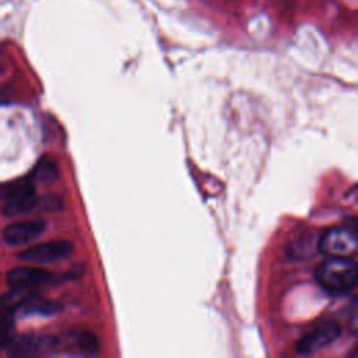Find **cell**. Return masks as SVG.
<instances>
[{
  "label": "cell",
  "instance_id": "cell-1",
  "mask_svg": "<svg viewBox=\"0 0 358 358\" xmlns=\"http://www.w3.org/2000/svg\"><path fill=\"white\" fill-rule=\"evenodd\" d=\"M315 278L325 291L345 294L358 284V263L352 258H329L316 267Z\"/></svg>",
  "mask_w": 358,
  "mask_h": 358
},
{
  "label": "cell",
  "instance_id": "cell-2",
  "mask_svg": "<svg viewBox=\"0 0 358 358\" xmlns=\"http://www.w3.org/2000/svg\"><path fill=\"white\" fill-rule=\"evenodd\" d=\"M319 251L327 258H354L358 255V220L327 230L319 239Z\"/></svg>",
  "mask_w": 358,
  "mask_h": 358
},
{
  "label": "cell",
  "instance_id": "cell-3",
  "mask_svg": "<svg viewBox=\"0 0 358 358\" xmlns=\"http://www.w3.org/2000/svg\"><path fill=\"white\" fill-rule=\"evenodd\" d=\"M3 213L5 216L27 214L38 204L34 181L24 179L15 184H9L3 188Z\"/></svg>",
  "mask_w": 358,
  "mask_h": 358
},
{
  "label": "cell",
  "instance_id": "cell-4",
  "mask_svg": "<svg viewBox=\"0 0 358 358\" xmlns=\"http://www.w3.org/2000/svg\"><path fill=\"white\" fill-rule=\"evenodd\" d=\"M73 252V246L70 242L64 239L48 241L44 244L34 245L31 248L24 249L17 255V258L26 263L34 264H48L66 259Z\"/></svg>",
  "mask_w": 358,
  "mask_h": 358
},
{
  "label": "cell",
  "instance_id": "cell-5",
  "mask_svg": "<svg viewBox=\"0 0 358 358\" xmlns=\"http://www.w3.org/2000/svg\"><path fill=\"white\" fill-rule=\"evenodd\" d=\"M55 276L40 267H16L6 274V284L12 291H27L51 284Z\"/></svg>",
  "mask_w": 358,
  "mask_h": 358
},
{
  "label": "cell",
  "instance_id": "cell-6",
  "mask_svg": "<svg viewBox=\"0 0 358 358\" xmlns=\"http://www.w3.org/2000/svg\"><path fill=\"white\" fill-rule=\"evenodd\" d=\"M43 220H27L8 225L3 230V241L8 246H26L38 239L45 231Z\"/></svg>",
  "mask_w": 358,
  "mask_h": 358
},
{
  "label": "cell",
  "instance_id": "cell-7",
  "mask_svg": "<svg viewBox=\"0 0 358 358\" xmlns=\"http://www.w3.org/2000/svg\"><path fill=\"white\" fill-rule=\"evenodd\" d=\"M340 336V327L334 322H325L306 333L297 344L301 354H312L330 345Z\"/></svg>",
  "mask_w": 358,
  "mask_h": 358
},
{
  "label": "cell",
  "instance_id": "cell-8",
  "mask_svg": "<svg viewBox=\"0 0 358 358\" xmlns=\"http://www.w3.org/2000/svg\"><path fill=\"white\" fill-rule=\"evenodd\" d=\"M10 352L13 355L26 357V355H37L40 352H45L47 350L55 348L57 338L54 337H40V336H24L16 340H9Z\"/></svg>",
  "mask_w": 358,
  "mask_h": 358
},
{
  "label": "cell",
  "instance_id": "cell-9",
  "mask_svg": "<svg viewBox=\"0 0 358 358\" xmlns=\"http://www.w3.org/2000/svg\"><path fill=\"white\" fill-rule=\"evenodd\" d=\"M13 311L20 313H29V315H54L58 311V305L45 299L29 298V299H22L13 308Z\"/></svg>",
  "mask_w": 358,
  "mask_h": 358
},
{
  "label": "cell",
  "instance_id": "cell-10",
  "mask_svg": "<svg viewBox=\"0 0 358 358\" xmlns=\"http://www.w3.org/2000/svg\"><path fill=\"white\" fill-rule=\"evenodd\" d=\"M77 345L86 354H96L100 350L98 338L90 331H83L77 336Z\"/></svg>",
  "mask_w": 358,
  "mask_h": 358
},
{
  "label": "cell",
  "instance_id": "cell-11",
  "mask_svg": "<svg viewBox=\"0 0 358 358\" xmlns=\"http://www.w3.org/2000/svg\"><path fill=\"white\" fill-rule=\"evenodd\" d=\"M58 177V168L52 163H43L36 170L34 182H52Z\"/></svg>",
  "mask_w": 358,
  "mask_h": 358
}]
</instances>
